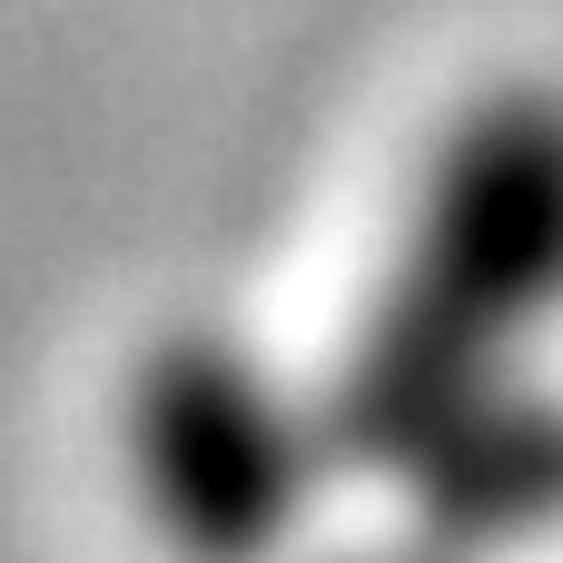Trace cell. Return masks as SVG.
<instances>
[{"mask_svg": "<svg viewBox=\"0 0 563 563\" xmlns=\"http://www.w3.org/2000/svg\"><path fill=\"white\" fill-rule=\"evenodd\" d=\"M396 307L534 356L563 327V89H495L475 99L426 178H416V218L406 247L386 267Z\"/></svg>", "mask_w": 563, "mask_h": 563, "instance_id": "1", "label": "cell"}, {"mask_svg": "<svg viewBox=\"0 0 563 563\" xmlns=\"http://www.w3.org/2000/svg\"><path fill=\"white\" fill-rule=\"evenodd\" d=\"M129 475L178 544L247 554L297 534V515L336 475V445L317 396L238 336H168L129 386Z\"/></svg>", "mask_w": 563, "mask_h": 563, "instance_id": "2", "label": "cell"}, {"mask_svg": "<svg viewBox=\"0 0 563 563\" xmlns=\"http://www.w3.org/2000/svg\"><path fill=\"white\" fill-rule=\"evenodd\" d=\"M396 495L445 544H515L563 525V396L544 376H515L465 426H445L396 475Z\"/></svg>", "mask_w": 563, "mask_h": 563, "instance_id": "3", "label": "cell"}]
</instances>
